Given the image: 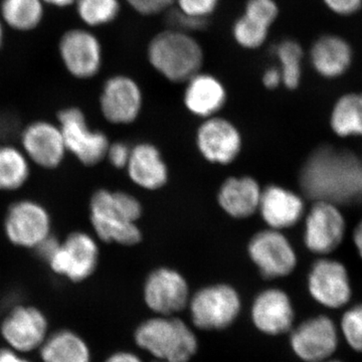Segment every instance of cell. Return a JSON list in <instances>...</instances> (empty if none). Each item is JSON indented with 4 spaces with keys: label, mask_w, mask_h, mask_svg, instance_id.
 Masks as SVG:
<instances>
[{
    "label": "cell",
    "mask_w": 362,
    "mask_h": 362,
    "mask_svg": "<svg viewBox=\"0 0 362 362\" xmlns=\"http://www.w3.org/2000/svg\"><path fill=\"white\" fill-rule=\"evenodd\" d=\"M338 342L337 326L332 319L324 315L304 321L291 335L293 351L306 362L327 361L337 351Z\"/></svg>",
    "instance_id": "5bb4252c"
},
{
    "label": "cell",
    "mask_w": 362,
    "mask_h": 362,
    "mask_svg": "<svg viewBox=\"0 0 362 362\" xmlns=\"http://www.w3.org/2000/svg\"><path fill=\"white\" fill-rule=\"evenodd\" d=\"M345 228L344 216L337 204L314 202L305 218V246L319 256L331 254L341 244Z\"/></svg>",
    "instance_id": "ba28073f"
},
{
    "label": "cell",
    "mask_w": 362,
    "mask_h": 362,
    "mask_svg": "<svg viewBox=\"0 0 362 362\" xmlns=\"http://www.w3.org/2000/svg\"><path fill=\"white\" fill-rule=\"evenodd\" d=\"M156 362H171V361H156Z\"/></svg>",
    "instance_id": "7dc6e473"
},
{
    "label": "cell",
    "mask_w": 362,
    "mask_h": 362,
    "mask_svg": "<svg viewBox=\"0 0 362 362\" xmlns=\"http://www.w3.org/2000/svg\"><path fill=\"white\" fill-rule=\"evenodd\" d=\"M7 347L21 354L39 350L49 335V320L37 307L18 305L9 311L0 325Z\"/></svg>",
    "instance_id": "52a82bcc"
},
{
    "label": "cell",
    "mask_w": 362,
    "mask_h": 362,
    "mask_svg": "<svg viewBox=\"0 0 362 362\" xmlns=\"http://www.w3.org/2000/svg\"><path fill=\"white\" fill-rule=\"evenodd\" d=\"M168 21L171 30L181 33L197 32L206 26V18H197L181 11L180 8L169 11Z\"/></svg>",
    "instance_id": "836d02e7"
},
{
    "label": "cell",
    "mask_w": 362,
    "mask_h": 362,
    "mask_svg": "<svg viewBox=\"0 0 362 362\" xmlns=\"http://www.w3.org/2000/svg\"><path fill=\"white\" fill-rule=\"evenodd\" d=\"M2 42H4V26L0 21V47H1Z\"/></svg>",
    "instance_id": "ee69618b"
},
{
    "label": "cell",
    "mask_w": 362,
    "mask_h": 362,
    "mask_svg": "<svg viewBox=\"0 0 362 362\" xmlns=\"http://www.w3.org/2000/svg\"><path fill=\"white\" fill-rule=\"evenodd\" d=\"M307 281L311 297L326 308H341L351 300L349 271L340 262L327 258L317 259Z\"/></svg>",
    "instance_id": "30bf717a"
},
{
    "label": "cell",
    "mask_w": 362,
    "mask_h": 362,
    "mask_svg": "<svg viewBox=\"0 0 362 362\" xmlns=\"http://www.w3.org/2000/svg\"><path fill=\"white\" fill-rule=\"evenodd\" d=\"M282 83L280 69L270 68L264 73L263 84L267 89H276Z\"/></svg>",
    "instance_id": "f35d334b"
},
{
    "label": "cell",
    "mask_w": 362,
    "mask_h": 362,
    "mask_svg": "<svg viewBox=\"0 0 362 362\" xmlns=\"http://www.w3.org/2000/svg\"><path fill=\"white\" fill-rule=\"evenodd\" d=\"M340 329L350 349L362 354V304L354 305L344 312Z\"/></svg>",
    "instance_id": "1f68e13d"
},
{
    "label": "cell",
    "mask_w": 362,
    "mask_h": 362,
    "mask_svg": "<svg viewBox=\"0 0 362 362\" xmlns=\"http://www.w3.org/2000/svg\"><path fill=\"white\" fill-rule=\"evenodd\" d=\"M359 96H361V105H362V95H359Z\"/></svg>",
    "instance_id": "bcb514c9"
},
{
    "label": "cell",
    "mask_w": 362,
    "mask_h": 362,
    "mask_svg": "<svg viewBox=\"0 0 362 362\" xmlns=\"http://www.w3.org/2000/svg\"><path fill=\"white\" fill-rule=\"evenodd\" d=\"M262 190L258 180L252 176H230L221 183L218 204L230 218H249L258 213Z\"/></svg>",
    "instance_id": "ffe728a7"
},
{
    "label": "cell",
    "mask_w": 362,
    "mask_h": 362,
    "mask_svg": "<svg viewBox=\"0 0 362 362\" xmlns=\"http://www.w3.org/2000/svg\"><path fill=\"white\" fill-rule=\"evenodd\" d=\"M135 342L159 361L187 362L197 352V337L178 318L156 317L144 321L135 331Z\"/></svg>",
    "instance_id": "277c9868"
},
{
    "label": "cell",
    "mask_w": 362,
    "mask_h": 362,
    "mask_svg": "<svg viewBox=\"0 0 362 362\" xmlns=\"http://www.w3.org/2000/svg\"><path fill=\"white\" fill-rule=\"evenodd\" d=\"M39 350L42 362H92L89 344L73 330L49 333Z\"/></svg>",
    "instance_id": "d4e9b609"
},
{
    "label": "cell",
    "mask_w": 362,
    "mask_h": 362,
    "mask_svg": "<svg viewBox=\"0 0 362 362\" xmlns=\"http://www.w3.org/2000/svg\"><path fill=\"white\" fill-rule=\"evenodd\" d=\"M331 11L342 16L356 13L361 7L362 0H324Z\"/></svg>",
    "instance_id": "74e56055"
},
{
    "label": "cell",
    "mask_w": 362,
    "mask_h": 362,
    "mask_svg": "<svg viewBox=\"0 0 362 362\" xmlns=\"http://www.w3.org/2000/svg\"><path fill=\"white\" fill-rule=\"evenodd\" d=\"M275 54L281 64L283 84L287 89H297L302 76L303 51L301 45L295 40H284L275 47Z\"/></svg>",
    "instance_id": "f1b7e54d"
},
{
    "label": "cell",
    "mask_w": 362,
    "mask_h": 362,
    "mask_svg": "<svg viewBox=\"0 0 362 362\" xmlns=\"http://www.w3.org/2000/svg\"><path fill=\"white\" fill-rule=\"evenodd\" d=\"M258 213L268 228L283 232L296 226L303 218L304 199L289 188L268 185L262 190Z\"/></svg>",
    "instance_id": "ac0fdd59"
},
{
    "label": "cell",
    "mask_w": 362,
    "mask_h": 362,
    "mask_svg": "<svg viewBox=\"0 0 362 362\" xmlns=\"http://www.w3.org/2000/svg\"><path fill=\"white\" fill-rule=\"evenodd\" d=\"M278 13L274 0H247L244 16L269 28L278 18Z\"/></svg>",
    "instance_id": "d6a6232c"
},
{
    "label": "cell",
    "mask_w": 362,
    "mask_h": 362,
    "mask_svg": "<svg viewBox=\"0 0 362 362\" xmlns=\"http://www.w3.org/2000/svg\"><path fill=\"white\" fill-rule=\"evenodd\" d=\"M90 221L95 232L104 242L135 246L142 240L137 221L142 206L134 195L102 189L90 201Z\"/></svg>",
    "instance_id": "7a4b0ae2"
},
{
    "label": "cell",
    "mask_w": 362,
    "mask_h": 362,
    "mask_svg": "<svg viewBox=\"0 0 362 362\" xmlns=\"http://www.w3.org/2000/svg\"><path fill=\"white\" fill-rule=\"evenodd\" d=\"M0 362H32L28 361L23 354L20 352L14 351V350L6 347V349H0Z\"/></svg>",
    "instance_id": "ab89813d"
},
{
    "label": "cell",
    "mask_w": 362,
    "mask_h": 362,
    "mask_svg": "<svg viewBox=\"0 0 362 362\" xmlns=\"http://www.w3.org/2000/svg\"><path fill=\"white\" fill-rule=\"evenodd\" d=\"M4 228L7 238L16 246L37 247L49 238L51 221L37 202L21 201L9 209Z\"/></svg>",
    "instance_id": "9a60e30c"
},
{
    "label": "cell",
    "mask_w": 362,
    "mask_h": 362,
    "mask_svg": "<svg viewBox=\"0 0 362 362\" xmlns=\"http://www.w3.org/2000/svg\"><path fill=\"white\" fill-rule=\"evenodd\" d=\"M30 173L28 160L20 150L0 147V190H14L25 182Z\"/></svg>",
    "instance_id": "83f0119b"
},
{
    "label": "cell",
    "mask_w": 362,
    "mask_h": 362,
    "mask_svg": "<svg viewBox=\"0 0 362 362\" xmlns=\"http://www.w3.org/2000/svg\"><path fill=\"white\" fill-rule=\"evenodd\" d=\"M333 132L339 137L362 136V105L361 96L347 94L335 104L330 117Z\"/></svg>",
    "instance_id": "484cf974"
},
{
    "label": "cell",
    "mask_w": 362,
    "mask_h": 362,
    "mask_svg": "<svg viewBox=\"0 0 362 362\" xmlns=\"http://www.w3.org/2000/svg\"><path fill=\"white\" fill-rule=\"evenodd\" d=\"M104 362H142V361L132 352L119 351L111 354Z\"/></svg>",
    "instance_id": "60d3db41"
},
{
    "label": "cell",
    "mask_w": 362,
    "mask_h": 362,
    "mask_svg": "<svg viewBox=\"0 0 362 362\" xmlns=\"http://www.w3.org/2000/svg\"><path fill=\"white\" fill-rule=\"evenodd\" d=\"M134 11L143 16H152L169 8L175 0H126Z\"/></svg>",
    "instance_id": "d590c367"
},
{
    "label": "cell",
    "mask_w": 362,
    "mask_h": 362,
    "mask_svg": "<svg viewBox=\"0 0 362 362\" xmlns=\"http://www.w3.org/2000/svg\"><path fill=\"white\" fill-rule=\"evenodd\" d=\"M183 100L190 113L207 119L216 116L225 106L226 92L218 78L199 73L187 81Z\"/></svg>",
    "instance_id": "603a6c76"
},
{
    "label": "cell",
    "mask_w": 362,
    "mask_h": 362,
    "mask_svg": "<svg viewBox=\"0 0 362 362\" xmlns=\"http://www.w3.org/2000/svg\"><path fill=\"white\" fill-rule=\"evenodd\" d=\"M247 254L265 279L291 275L298 264L297 252L282 230L267 228L255 233L247 244Z\"/></svg>",
    "instance_id": "8992f818"
},
{
    "label": "cell",
    "mask_w": 362,
    "mask_h": 362,
    "mask_svg": "<svg viewBox=\"0 0 362 362\" xmlns=\"http://www.w3.org/2000/svg\"><path fill=\"white\" fill-rule=\"evenodd\" d=\"M310 59L319 75L337 78L344 74L351 64V47L340 37L325 35L312 47Z\"/></svg>",
    "instance_id": "cb8c5ba5"
},
{
    "label": "cell",
    "mask_w": 362,
    "mask_h": 362,
    "mask_svg": "<svg viewBox=\"0 0 362 362\" xmlns=\"http://www.w3.org/2000/svg\"><path fill=\"white\" fill-rule=\"evenodd\" d=\"M269 28L243 16L233 25V37L240 47L258 49L265 42Z\"/></svg>",
    "instance_id": "4dcf8cb0"
},
{
    "label": "cell",
    "mask_w": 362,
    "mask_h": 362,
    "mask_svg": "<svg viewBox=\"0 0 362 362\" xmlns=\"http://www.w3.org/2000/svg\"><path fill=\"white\" fill-rule=\"evenodd\" d=\"M21 141L28 156L42 168H56L65 156L66 145L61 129L51 123H33L23 132Z\"/></svg>",
    "instance_id": "44dd1931"
},
{
    "label": "cell",
    "mask_w": 362,
    "mask_h": 362,
    "mask_svg": "<svg viewBox=\"0 0 362 362\" xmlns=\"http://www.w3.org/2000/svg\"><path fill=\"white\" fill-rule=\"evenodd\" d=\"M294 308L287 293L270 288L255 298L252 319L255 326L268 335H279L291 329Z\"/></svg>",
    "instance_id": "d6986e66"
},
{
    "label": "cell",
    "mask_w": 362,
    "mask_h": 362,
    "mask_svg": "<svg viewBox=\"0 0 362 362\" xmlns=\"http://www.w3.org/2000/svg\"><path fill=\"white\" fill-rule=\"evenodd\" d=\"M59 54L66 70L74 77L92 78L101 68V45L99 40L88 30L66 32L59 42Z\"/></svg>",
    "instance_id": "e0dca14e"
},
{
    "label": "cell",
    "mask_w": 362,
    "mask_h": 362,
    "mask_svg": "<svg viewBox=\"0 0 362 362\" xmlns=\"http://www.w3.org/2000/svg\"><path fill=\"white\" fill-rule=\"evenodd\" d=\"M76 4L81 20L90 26L110 23L120 11L118 0H77Z\"/></svg>",
    "instance_id": "f546056e"
},
{
    "label": "cell",
    "mask_w": 362,
    "mask_h": 362,
    "mask_svg": "<svg viewBox=\"0 0 362 362\" xmlns=\"http://www.w3.org/2000/svg\"><path fill=\"white\" fill-rule=\"evenodd\" d=\"M2 20L13 30L28 32L40 25L44 16L42 0H2Z\"/></svg>",
    "instance_id": "4316f807"
},
{
    "label": "cell",
    "mask_w": 362,
    "mask_h": 362,
    "mask_svg": "<svg viewBox=\"0 0 362 362\" xmlns=\"http://www.w3.org/2000/svg\"><path fill=\"white\" fill-rule=\"evenodd\" d=\"M175 1H177L178 8L183 13L204 18H206V16L214 13L218 4V0H175Z\"/></svg>",
    "instance_id": "e575fe53"
},
{
    "label": "cell",
    "mask_w": 362,
    "mask_h": 362,
    "mask_svg": "<svg viewBox=\"0 0 362 362\" xmlns=\"http://www.w3.org/2000/svg\"><path fill=\"white\" fill-rule=\"evenodd\" d=\"M240 308L239 293L223 283L202 288L189 299L192 321L204 330L225 329L239 316Z\"/></svg>",
    "instance_id": "5b68a950"
},
{
    "label": "cell",
    "mask_w": 362,
    "mask_h": 362,
    "mask_svg": "<svg viewBox=\"0 0 362 362\" xmlns=\"http://www.w3.org/2000/svg\"><path fill=\"white\" fill-rule=\"evenodd\" d=\"M128 175L137 187L158 190L168 181V168L159 149L151 143H139L131 149Z\"/></svg>",
    "instance_id": "7402d4cb"
},
{
    "label": "cell",
    "mask_w": 362,
    "mask_h": 362,
    "mask_svg": "<svg viewBox=\"0 0 362 362\" xmlns=\"http://www.w3.org/2000/svg\"><path fill=\"white\" fill-rule=\"evenodd\" d=\"M189 299L187 279L175 269L157 268L145 281L144 301L156 313L173 315L185 309Z\"/></svg>",
    "instance_id": "7c38bea8"
},
{
    "label": "cell",
    "mask_w": 362,
    "mask_h": 362,
    "mask_svg": "<svg viewBox=\"0 0 362 362\" xmlns=\"http://www.w3.org/2000/svg\"><path fill=\"white\" fill-rule=\"evenodd\" d=\"M299 185L313 202L362 204V160L349 150L323 145L304 162Z\"/></svg>",
    "instance_id": "6da1fadb"
},
{
    "label": "cell",
    "mask_w": 362,
    "mask_h": 362,
    "mask_svg": "<svg viewBox=\"0 0 362 362\" xmlns=\"http://www.w3.org/2000/svg\"><path fill=\"white\" fill-rule=\"evenodd\" d=\"M197 149L209 163L228 165L240 156L243 137L235 124L223 117L204 119L195 136Z\"/></svg>",
    "instance_id": "9c48e42d"
},
{
    "label": "cell",
    "mask_w": 362,
    "mask_h": 362,
    "mask_svg": "<svg viewBox=\"0 0 362 362\" xmlns=\"http://www.w3.org/2000/svg\"><path fill=\"white\" fill-rule=\"evenodd\" d=\"M131 149L123 142H115L109 145L106 156L112 165L116 168H124L127 166L129 160Z\"/></svg>",
    "instance_id": "8d00e7d4"
},
{
    "label": "cell",
    "mask_w": 362,
    "mask_h": 362,
    "mask_svg": "<svg viewBox=\"0 0 362 362\" xmlns=\"http://www.w3.org/2000/svg\"><path fill=\"white\" fill-rule=\"evenodd\" d=\"M321 362H342V361H329V359H327V361H321Z\"/></svg>",
    "instance_id": "f6af8a7d"
},
{
    "label": "cell",
    "mask_w": 362,
    "mask_h": 362,
    "mask_svg": "<svg viewBox=\"0 0 362 362\" xmlns=\"http://www.w3.org/2000/svg\"><path fill=\"white\" fill-rule=\"evenodd\" d=\"M59 129L63 134L66 149L87 165H94L106 157L110 143L107 136L90 130L84 114L77 108L65 109L59 113Z\"/></svg>",
    "instance_id": "8fae6325"
},
{
    "label": "cell",
    "mask_w": 362,
    "mask_h": 362,
    "mask_svg": "<svg viewBox=\"0 0 362 362\" xmlns=\"http://www.w3.org/2000/svg\"><path fill=\"white\" fill-rule=\"evenodd\" d=\"M354 243L356 245L357 252L362 259V221L356 226L354 232Z\"/></svg>",
    "instance_id": "b9f144b4"
},
{
    "label": "cell",
    "mask_w": 362,
    "mask_h": 362,
    "mask_svg": "<svg viewBox=\"0 0 362 362\" xmlns=\"http://www.w3.org/2000/svg\"><path fill=\"white\" fill-rule=\"evenodd\" d=\"M142 93L134 80L115 76L104 85L100 104L102 113L110 123L127 125L134 122L142 108Z\"/></svg>",
    "instance_id": "2e32d148"
},
{
    "label": "cell",
    "mask_w": 362,
    "mask_h": 362,
    "mask_svg": "<svg viewBox=\"0 0 362 362\" xmlns=\"http://www.w3.org/2000/svg\"><path fill=\"white\" fill-rule=\"evenodd\" d=\"M99 250L96 242L85 233H75L47 261L52 270L71 282H82L96 270Z\"/></svg>",
    "instance_id": "4fadbf2b"
},
{
    "label": "cell",
    "mask_w": 362,
    "mask_h": 362,
    "mask_svg": "<svg viewBox=\"0 0 362 362\" xmlns=\"http://www.w3.org/2000/svg\"><path fill=\"white\" fill-rule=\"evenodd\" d=\"M148 58L164 78L170 82L183 83L199 73L204 54L201 45L189 33L169 30L151 40Z\"/></svg>",
    "instance_id": "3957f363"
},
{
    "label": "cell",
    "mask_w": 362,
    "mask_h": 362,
    "mask_svg": "<svg viewBox=\"0 0 362 362\" xmlns=\"http://www.w3.org/2000/svg\"><path fill=\"white\" fill-rule=\"evenodd\" d=\"M42 1L54 6L66 7L71 6V4H76L77 0H42Z\"/></svg>",
    "instance_id": "7bdbcfd3"
}]
</instances>
